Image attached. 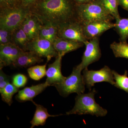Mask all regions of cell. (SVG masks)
<instances>
[{
    "mask_svg": "<svg viewBox=\"0 0 128 128\" xmlns=\"http://www.w3.org/2000/svg\"><path fill=\"white\" fill-rule=\"evenodd\" d=\"M18 89L13 84L9 83L4 88L0 90L2 101L10 106L12 103V97L18 92Z\"/></svg>",
    "mask_w": 128,
    "mask_h": 128,
    "instance_id": "obj_22",
    "label": "cell"
},
{
    "mask_svg": "<svg viewBox=\"0 0 128 128\" xmlns=\"http://www.w3.org/2000/svg\"><path fill=\"white\" fill-rule=\"evenodd\" d=\"M58 37L80 41L84 44L88 40L84 34L82 25L79 21H69L58 27Z\"/></svg>",
    "mask_w": 128,
    "mask_h": 128,
    "instance_id": "obj_7",
    "label": "cell"
},
{
    "mask_svg": "<svg viewBox=\"0 0 128 128\" xmlns=\"http://www.w3.org/2000/svg\"><path fill=\"white\" fill-rule=\"evenodd\" d=\"M116 30L120 37V41H126L128 38V18H116Z\"/></svg>",
    "mask_w": 128,
    "mask_h": 128,
    "instance_id": "obj_21",
    "label": "cell"
},
{
    "mask_svg": "<svg viewBox=\"0 0 128 128\" xmlns=\"http://www.w3.org/2000/svg\"><path fill=\"white\" fill-rule=\"evenodd\" d=\"M12 31L0 28V44L12 43Z\"/></svg>",
    "mask_w": 128,
    "mask_h": 128,
    "instance_id": "obj_26",
    "label": "cell"
},
{
    "mask_svg": "<svg viewBox=\"0 0 128 128\" xmlns=\"http://www.w3.org/2000/svg\"><path fill=\"white\" fill-rule=\"evenodd\" d=\"M28 9L42 24L51 23L58 27L72 20L76 13L69 0H41Z\"/></svg>",
    "mask_w": 128,
    "mask_h": 128,
    "instance_id": "obj_1",
    "label": "cell"
},
{
    "mask_svg": "<svg viewBox=\"0 0 128 128\" xmlns=\"http://www.w3.org/2000/svg\"><path fill=\"white\" fill-rule=\"evenodd\" d=\"M110 48L115 57L128 59V44L126 41L113 42L110 44Z\"/></svg>",
    "mask_w": 128,
    "mask_h": 128,
    "instance_id": "obj_20",
    "label": "cell"
},
{
    "mask_svg": "<svg viewBox=\"0 0 128 128\" xmlns=\"http://www.w3.org/2000/svg\"><path fill=\"white\" fill-rule=\"evenodd\" d=\"M53 44L58 54L63 56L67 53L82 47L84 44L80 41L64 39L58 37L54 41Z\"/></svg>",
    "mask_w": 128,
    "mask_h": 128,
    "instance_id": "obj_15",
    "label": "cell"
},
{
    "mask_svg": "<svg viewBox=\"0 0 128 128\" xmlns=\"http://www.w3.org/2000/svg\"><path fill=\"white\" fill-rule=\"evenodd\" d=\"M82 25L84 34L88 40L98 37L106 31L115 26V24L108 21H96Z\"/></svg>",
    "mask_w": 128,
    "mask_h": 128,
    "instance_id": "obj_11",
    "label": "cell"
},
{
    "mask_svg": "<svg viewBox=\"0 0 128 128\" xmlns=\"http://www.w3.org/2000/svg\"><path fill=\"white\" fill-rule=\"evenodd\" d=\"M50 86L45 82L30 87L25 88L22 90L18 91V94L16 95V98L20 102H24L27 101L33 102L34 97L40 94L48 86Z\"/></svg>",
    "mask_w": 128,
    "mask_h": 128,
    "instance_id": "obj_14",
    "label": "cell"
},
{
    "mask_svg": "<svg viewBox=\"0 0 128 128\" xmlns=\"http://www.w3.org/2000/svg\"><path fill=\"white\" fill-rule=\"evenodd\" d=\"M38 0H21L22 6L24 7L28 8L37 2Z\"/></svg>",
    "mask_w": 128,
    "mask_h": 128,
    "instance_id": "obj_30",
    "label": "cell"
},
{
    "mask_svg": "<svg viewBox=\"0 0 128 128\" xmlns=\"http://www.w3.org/2000/svg\"><path fill=\"white\" fill-rule=\"evenodd\" d=\"M63 56L58 54L55 60L48 66L46 70L47 76L46 82L49 86H54L60 84L65 78L61 72L62 58Z\"/></svg>",
    "mask_w": 128,
    "mask_h": 128,
    "instance_id": "obj_12",
    "label": "cell"
},
{
    "mask_svg": "<svg viewBox=\"0 0 128 128\" xmlns=\"http://www.w3.org/2000/svg\"><path fill=\"white\" fill-rule=\"evenodd\" d=\"M26 51L32 52L41 58H46L48 62L53 57H56L58 55L51 42L39 38L29 41Z\"/></svg>",
    "mask_w": 128,
    "mask_h": 128,
    "instance_id": "obj_8",
    "label": "cell"
},
{
    "mask_svg": "<svg viewBox=\"0 0 128 128\" xmlns=\"http://www.w3.org/2000/svg\"><path fill=\"white\" fill-rule=\"evenodd\" d=\"M58 37V26L50 23L42 24L38 38L47 40L53 44Z\"/></svg>",
    "mask_w": 128,
    "mask_h": 128,
    "instance_id": "obj_18",
    "label": "cell"
},
{
    "mask_svg": "<svg viewBox=\"0 0 128 128\" xmlns=\"http://www.w3.org/2000/svg\"><path fill=\"white\" fill-rule=\"evenodd\" d=\"M46 65L47 64L30 66L27 70L29 77L35 80H39L43 78L46 76Z\"/></svg>",
    "mask_w": 128,
    "mask_h": 128,
    "instance_id": "obj_24",
    "label": "cell"
},
{
    "mask_svg": "<svg viewBox=\"0 0 128 128\" xmlns=\"http://www.w3.org/2000/svg\"><path fill=\"white\" fill-rule=\"evenodd\" d=\"M10 76L3 72L2 69H0V90L4 88L10 83Z\"/></svg>",
    "mask_w": 128,
    "mask_h": 128,
    "instance_id": "obj_28",
    "label": "cell"
},
{
    "mask_svg": "<svg viewBox=\"0 0 128 128\" xmlns=\"http://www.w3.org/2000/svg\"><path fill=\"white\" fill-rule=\"evenodd\" d=\"M76 11L78 21L82 24L96 21L111 22L114 18L108 13L100 2L80 4Z\"/></svg>",
    "mask_w": 128,
    "mask_h": 128,
    "instance_id": "obj_3",
    "label": "cell"
},
{
    "mask_svg": "<svg viewBox=\"0 0 128 128\" xmlns=\"http://www.w3.org/2000/svg\"><path fill=\"white\" fill-rule=\"evenodd\" d=\"M82 71L76 66L69 76L66 77L62 82L54 86L60 96L66 97L72 93H84L86 85L81 74Z\"/></svg>",
    "mask_w": 128,
    "mask_h": 128,
    "instance_id": "obj_5",
    "label": "cell"
},
{
    "mask_svg": "<svg viewBox=\"0 0 128 128\" xmlns=\"http://www.w3.org/2000/svg\"><path fill=\"white\" fill-rule=\"evenodd\" d=\"M75 0L80 4H83V3L89 2L90 0Z\"/></svg>",
    "mask_w": 128,
    "mask_h": 128,
    "instance_id": "obj_32",
    "label": "cell"
},
{
    "mask_svg": "<svg viewBox=\"0 0 128 128\" xmlns=\"http://www.w3.org/2000/svg\"><path fill=\"white\" fill-rule=\"evenodd\" d=\"M41 25V22L36 16L30 12L28 14L21 26L29 41L38 38Z\"/></svg>",
    "mask_w": 128,
    "mask_h": 128,
    "instance_id": "obj_13",
    "label": "cell"
},
{
    "mask_svg": "<svg viewBox=\"0 0 128 128\" xmlns=\"http://www.w3.org/2000/svg\"><path fill=\"white\" fill-rule=\"evenodd\" d=\"M112 72L114 80V86L128 93V71L125 70L123 75L120 74L114 70H112Z\"/></svg>",
    "mask_w": 128,
    "mask_h": 128,
    "instance_id": "obj_23",
    "label": "cell"
},
{
    "mask_svg": "<svg viewBox=\"0 0 128 128\" xmlns=\"http://www.w3.org/2000/svg\"><path fill=\"white\" fill-rule=\"evenodd\" d=\"M36 106V111L32 119L30 121L31 128L35 126H43L46 123V120L50 117H56L59 115H51L49 114L48 110L42 105L32 102Z\"/></svg>",
    "mask_w": 128,
    "mask_h": 128,
    "instance_id": "obj_17",
    "label": "cell"
},
{
    "mask_svg": "<svg viewBox=\"0 0 128 128\" xmlns=\"http://www.w3.org/2000/svg\"><path fill=\"white\" fill-rule=\"evenodd\" d=\"M118 5L128 11V0H118Z\"/></svg>",
    "mask_w": 128,
    "mask_h": 128,
    "instance_id": "obj_31",
    "label": "cell"
},
{
    "mask_svg": "<svg viewBox=\"0 0 128 128\" xmlns=\"http://www.w3.org/2000/svg\"><path fill=\"white\" fill-rule=\"evenodd\" d=\"M17 0H0V8L12 7L16 6Z\"/></svg>",
    "mask_w": 128,
    "mask_h": 128,
    "instance_id": "obj_29",
    "label": "cell"
},
{
    "mask_svg": "<svg viewBox=\"0 0 128 128\" xmlns=\"http://www.w3.org/2000/svg\"><path fill=\"white\" fill-rule=\"evenodd\" d=\"M29 12L28 8L22 6L0 8V28L13 32L22 25Z\"/></svg>",
    "mask_w": 128,
    "mask_h": 128,
    "instance_id": "obj_4",
    "label": "cell"
},
{
    "mask_svg": "<svg viewBox=\"0 0 128 128\" xmlns=\"http://www.w3.org/2000/svg\"><path fill=\"white\" fill-rule=\"evenodd\" d=\"M12 84L18 88L25 86L28 82V78L25 75L16 74L12 78Z\"/></svg>",
    "mask_w": 128,
    "mask_h": 128,
    "instance_id": "obj_27",
    "label": "cell"
},
{
    "mask_svg": "<svg viewBox=\"0 0 128 128\" xmlns=\"http://www.w3.org/2000/svg\"><path fill=\"white\" fill-rule=\"evenodd\" d=\"M100 2L108 14L115 19L120 18L118 10V0H102Z\"/></svg>",
    "mask_w": 128,
    "mask_h": 128,
    "instance_id": "obj_25",
    "label": "cell"
},
{
    "mask_svg": "<svg viewBox=\"0 0 128 128\" xmlns=\"http://www.w3.org/2000/svg\"><path fill=\"white\" fill-rule=\"evenodd\" d=\"M84 44L86 50L82 55V62L76 66L81 70L88 68L90 64L98 61L102 56L98 37L89 40Z\"/></svg>",
    "mask_w": 128,
    "mask_h": 128,
    "instance_id": "obj_9",
    "label": "cell"
},
{
    "mask_svg": "<svg viewBox=\"0 0 128 128\" xmlns=\"http://www.w3.org/2000/svg\"><path fill=\"white\" fill-rule=\"evenodd\" d=\"M24 51L13 43L0 44V69L12 65Z\"/></svg>",
    "mask_w": 128,
    "mask_h": 128,
    "instance_id": "obj_10",
    "label": "cell"
},
{
    "mask_svg": "<svg viewBox=\"0 0 128 128\" xmlns=\"http://www.w3.org/2000/svg\"><path fill=\"white\" fill-rule=\"evenodd\" d=\"M96 92L94 89L89 93L78 94L76 98L74 106L71 110L66 112V114H89L97 117L105 116L108 114L107 110L96 102L95 99Z\"/></svg>",
    "mask_w": 128,
    "mask_h": 128,
    "instance_id": "obj_2",
    "label": "cell"
},
{
    "mask_svg": "<svg viewBox=\"0 0 128 128\" xmlns=\"http://www.w3.org/2000/svg\"><path fill=\"white\" fill-rule=\"evenodd\" d=\"M82 76L85 85L90 90L94 84L98 82H108L113 86L114 84L112 70L106 66L98 70L85 68L83 70Z\"/></svg>",
    "mask_w": 128,
    "mask_h": 128,
    "instance_id": "obj_6",
    "label": "cell"
},
{
    "mask_svg": "<svg viewBox=\"0 0 128 128\" xmlns=\"http://www.w3.org/2000/svg\"><path fill=\"white\" fill-rule=\"evenodd\" d=\"M29 40L21 25L12 32V43L24 51H26Z\"/></svg>",
    "mask_w": 128,
    "mask_h": 128,
    "instance_id": "obj_19",
    "label": "cell"
},
{
    "mask_svg": "<svg viewBox=\"0 0 128 128\" xmlns=\"http://www.w3.org/2000/svg\"><path fill=\"white\" fill-rule=\"evenodd\" d=\"M43 61L41 57L29 51H24L12 65L15 67H30Z\"/></svg>",
    "mask_w": 128,
    "mask_h": 128,
    "instance_id": "obj_16",
    "label": "cell"
}]
</instances>
